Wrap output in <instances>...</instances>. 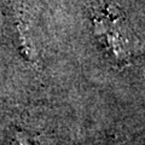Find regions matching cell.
Returning <instances> with one entry per match:
<instances>
[{"mask_svg": "<svg viewBox=\"0 0 145 145\" xmlns=\"http://www.w3.org/2000/svg\"><path fill=\"white\" fill-rule=\"evenodd\" d=\"M94 30L109 54L119 63H128L131 58V45L120 22L116 17L97 16L94 18Z\"/></svg>", "mask_w": 145, "mask_h": 145, "instance_id": "cell-1", "label": "cell"}, {"mask_svg": "<svg viewBox=\"0 0 145 145\" xmlns=\"http://www.w3.org/2000/svg\"><path fill=\"white\" fill-rule=\"evenodd\" d=\"M16 143L17 145H47L40 135L28 132H21L17 135Z\"/></svg>", "mask_w": 145, "mask_h": 145, "instance_id": "cell-2", "label": "cell"}]
</instances>
